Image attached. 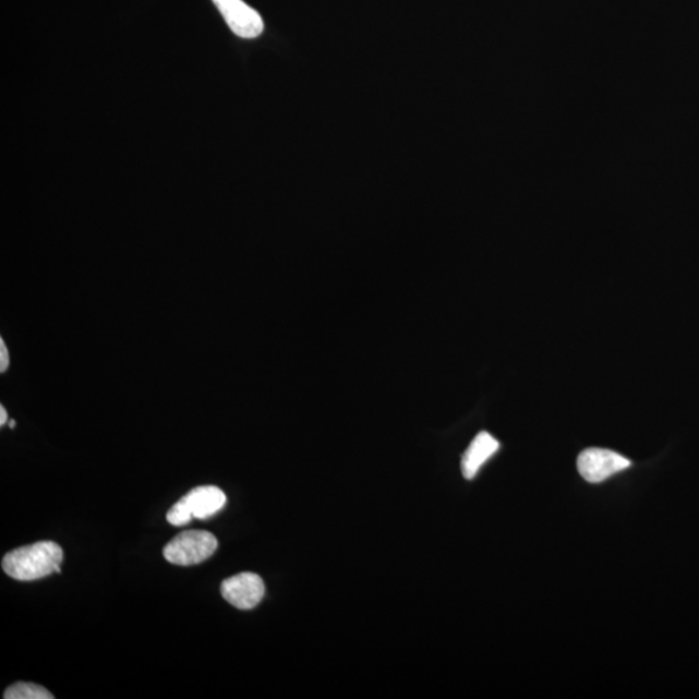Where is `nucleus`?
Wrapping results in <instances>:
<instances>
[{"mask_svg":"<svg viewBox=\"0 0 699 699\" xmlns=\"http://www.w3.org/2000/svg\"><path fill=\"white\" fill-rule=\"evenodd\" d=\"M62 558L64 553L58 543L38 542L7 553L2 566L7 576L20 581H32L51 576L52 573H61Z\"/></svg>","mask_w":699,"mask_h":699,"instance_id":"obj_1","label":"nucleus"},{"mask_svg":"<svg viewBox=\"0 0 699 699\" xmlns=\"http://www.w3.org/2000/svg\"><path fill=\"white\" fill-rule=\"evenodd\" d=\"M226 494L217 486H200L190 491L168 511V522L172 526L189 525L193 518L206 520L224 509Z\"/></svg>","mask_w":699,"mask_h":699,"instance_id":"obj_2","label":"nucleus"},{"mask_svg":"<svg viewBox=\"0 0 699 699\" xmlns=\"http://www.w3.org/2000/svg\"><path fill=\"white\" fill-rule=\"evenodd\" d=\"M218 549V540L209 531L189 530L180 532L164 549V557L170 564L192 566L210 558Z\"/></svg>","mask_w":699,"mask_h":699,"instance_id":"obj_3","label":"nucleus"},{"mask_svg":"<svg viewBox=\"0 0 699 699\" xmlns=\"http://www.w3.org/2000/svg\"><path fill=\"white\" fill-rule=\"evenodd\" d=\"M631 467V461L611 449L588 448L579 455L578 470L587 482L600 483Z\"/></svg>","mask_w":699,"mask_h":699,"instance_id":"obj_4","label":"nucleus"},{"mask_svg":"<svg viewBox=\"0 0 699 699\" xmlns=\"http://www.w3.org/2000/svg\"><path fill=\"white\" fill-rule=\"evenodd\" d=\"M228 27L240 38L254 39L265 31V23L257 11L242 0H212Z\"/></svg>","mask_w":699,"mask_h":699,"instance_id":"obj_5","label":"nucleus"},{"mask_svg":"<svg viewBox=\"0 0 699 699\" xmlns=\"http://www.w3.org/2000/svg\"><path fill=\"white\" fill-rule=\"evenodd\" d=\"M266 587L257 574L241 573L224 580L221 596L240 611H251L265 598Z\"/></svg>","mask_w":699,"mask_h":699,"instance_id":"obj_6","label":"nucleus"},{"mask_svg":"<svg viewBox=\"0 0 699 699\" xmlns=\"http://www.w3.org/2000/svg\"><path fill=\"white\" fill-rule=\"evenodd\" d=\"M501 443L493 435L482 432L470 443L466 454L462 455L461 470L467 480H473L480 469L499 451Z\"/></svg>","mask_w":699,"mask_h":699,"instance_id":"obj_7","label":"nucleus"},{"mask_svg":"<svg viewBox=\"0 0 699 699\" xmlns=\"http://www.w3.org/2000/svg\"><path fill=\"white\" fill-rule=\"evenodd\" d=\"M4 699H52L53 696L46 688L33 683H16L7 688Z\"/></svg>","mask_w":699,"mask_h":699,"instance_id":"obj_8","label":"nucleus"},{"mask_svg":"<svg viewBox=\"0 0 699 699\" xmlns=\"http://www.w3.org/2000/svg\"><path fill=\"white\" fill-rule=\"evenodd\" d=\"M10 365V354L9 350H7V346L4 344V340H0V372L4 373L7 370H9Z\"/></svg>","mask_w":699,"mask_h":699,"instance_id":"obj_9","label":"nucleus"},{"mask_svg":"<svg viewBox=\"0 0 699 699\" xmlns=\"http://www.w3.org/2000/svg\"><path fill=\"white\" fill-rule=\"evenodd\" d=\"M7 421V412L4 410V407H0V425L4 426Z\"/></svg>","mask_w":699,"mask_h":699,"instance_id":"obj_10","label":"nucleus"},{"mask_svg":"<svg viewBox=\"0 0 699 699\" xmlns=\"http://www.w3.org/2000/svg\"><path fill=\"white\" fill-rule=\"evenodd\" d=\"M10 427H15V421L10 422Z\"/></svg>","mask_w":699,"mask_h":699,"instance_id":"obj_11","label":"nucleus"}]
</instances>
